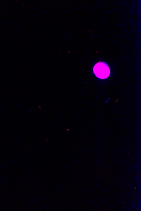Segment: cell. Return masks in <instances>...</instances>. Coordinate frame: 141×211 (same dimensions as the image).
Returning a JSON list of instances; mask_svg holds the SVG:
<instances>
[{
    "mask_svg": "<svg viewBox=\"0 0 141 211\" xmlns=\"http://www.w3.org/2000/svg\"><path fill=\"white\" fill-rule=\"evenodd\" d=\"M93 72L97 77L102 79L107 78L110 74L108 65L104 62L97 63L93 67Z\"/></svg>",
    "mask_w": 141,
    "mask_h": 211,
    "instance_id": "cell-1",
    "label": "cell"
}]
</instances>
